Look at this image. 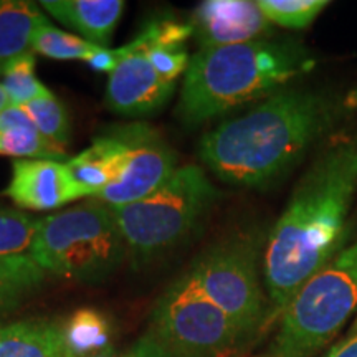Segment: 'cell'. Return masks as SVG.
I'll return each instance as SVG.
<instances>
[{
    "instance_id": "cell-1",
    "label": "cell",
    "mask_w": 357,
    "mask_h": 357,
    "mask_svg": "<svg viewBox=\"0 0 357 357\" xmlns=\"http://www.w3.org/2000/svg\"><path fill=\"white\" fill-rule=\"evenodd\" d=\"M356 192L357 132L318 155L270 231L261 270L271 319L283 314L298 289L346 245Z\"/></svg>"
},
{
    "instance_id": "cell-2",
    "label": "cell",
    "mask_w": 357,
    "mask_h": 357,
    "mask_svg": "<svg viewBox=\"0 0 357 357\" xmlns=\"http://www.w3.org/2000/svg\"><path fill=\"white\" fill-rule=\"evenodd\" d=\"M341 114V101L328 93L280 89L205 132L199 158L227 184L265 189L287 176Z\"/></svg>"
},
{
    "instance_id": "cell-3",
    "label": "cell",
    "mask_w": 357,
    "mask_h": 357,
    "mask_svg": "<svg viewBox=\"0 0 357 357\" xmlns=\"http://www.w3.org/2000/svg\"><path fill=\"white\" fill-rule=\"evenodd\" d=\"M314 63L306 48L289 40L263 38L199 48L184 75L177 116L187 126H199L258 98L275 95Z\"/></svg>"
},
{
    "instance_id": "cell-4",
    "label": "cell",
    "mask_w": 357,
    "mask_h": 357,
    "mask_svg": "<svg viewBox=\"0 0 357 357\" xmlns=\"http://www.w3.org/2000/svg\"><path fill=\"white\" fill-rule=\"evenodd\" d=\"M218 199L220 190L204 169L187 164L151 195L113 208L134 266H144L190 238Z\"/></svg>"
},
{
    "instance_id": "cell-5",
    "label": "cell",
    "mask_w": 357,
    "mask_h": 357,
    "mask_svg": "<svg viewBox=\"0 0 357 357\" xmlns=\"http://www.w3.org/2000/svg\"><path fill=\"white\" fill-rule=\"evenodd\" d=\"M29 257L58 278L100 283L121 266L128 245L113 208L95 199L40 218Z\"/></svg>"
},
{
    "instance_id": "cell-6",
    "label": "cell",
    "mask_w": 357,
    "mask_h": 357,
    "mask_svg": "<svg viewBox=\"0 0 357 357\" xmlns=\"http://www.w3.org/2000/svg\"><path fill=\"white\" fill-rule=\"evenodd\" d=\"M357 311V238L298 289L265 357H314Z\"/></svg>"
},
{
    "instance_id": "cell-7",
    "label": "cell",
    "mask_w": 357,
    "mask_h": 357,
    "mask_svg": "<svg viewBox=\"0 0 357 357\" xmlns=\"http://www.w3.org/2000/svg\"><path fill=\"white\" fill-rule=\"evenodd\" d=\"M261 248L255 234L227 236L205 248L187 270L200 291L231 319L245 342L271 321L260 273Z\"/></svg>"
},
{
    "instance_id": "cell-8",
    "label": "cell",
    "mask_w": 357,
    "mask_h": 357,
    "mask_svg": "<svg viewBox=\"0 0 357 357\" xmlns=\"http://www.w3.org/2000/svg\"><path fill=\"white\" fill-rule=\"evenodd\" d=\"M171 357H227L245 342L236 326L194 283L189 271L169 284L147 329Z\"/></svg>"
},
{
    "instance_id": "cell-9",
    "label": "cell",
    "mask_w": 357,
    "mask_h": 357,
    "mask_svg": "<svg viewBox=\"0 0 357 357\" xmlns=\"http://www.w3.org/2000/svg\"><path fill=\"white\" fill-rule=\"evenodd\" d=\"M128 147L123 174L113 184L95 195L111 208L137 202L158 190L177 171V154L147 124H128L114 128Z\"/></svg>"
},
{
    "instance_id": "cell-10",
    "label": "cell",
    "mask_w": 357,
    "mask_h": 357,
    "mask_svg": "<svg viewBox=\"0 0 357 357\" xmlns=\"http://www.w3.org/2000/svg\"><path fill=\"white\" fill-rule=\"evenodd\" d=\"M124 56L109 75L106 105L114 113L141 118L155 114L171 100L176 84L164 82L139 38L124 45Z\"/></svg>"
},
{
    "instance_id": "cell-11",
    "label": "cell",
    "mask_w": 357,
    "mask_h": 357,
    "mask_svg": "<svg viewBox=\"0 0 357 357\" xmlns=\"http://www.w3.org/2000/svg\"><path fill=\"white\" fill-rule=\"evenodd\" d=\"M3 194L29 211H52L91 195L71 176L66 162L50 159H17Z\"/></svg>"
},
{
    "instance_id": "cell-12",
    "label": "cell",
    "mask_w": 357,
    "mask_h": 357,
    "mask_svg": "<svg viewBox=\"0 0 357 357\" xmlns=\"http://www.w3.org/2000/svg\"><path fill=\"white\" fill-rule=\"evenodd\" d=\"M189 24L200 48L255 42L270 32V22L250 0H207L195 8Z\"/></svg>"
},
{
    "instance_id": "cell-13",
    "label": "cell",
    "mask_w": 357,
    "mask_h": 357,
    "mask_svg": "<svg viewBox=\"0 0 357 357\" xmlns=\"http://www.w3.org/2000/svg\"><path fill=\"white\" fill-rule=\"evenodd\" d=\"M0 357H75L66 341L65 319L0 323Z\"/></svg>"
},
{
    "instance_id": "cell-14",
    "label": "cell",
    "mask_w": 357,
    "mask_h": 357,
    "mask_svg": "<svg viewBox=\"0 0 357 357\" xmlns=\"http://www.w3.org/2000/svg\"><path fill=\"white\" fill-rule=\"evenodd\" d=\"M40 6L82 38L108 48L126 3L123 0H45Z\"/></svg>"
},
{
    "instance_id": "cell-15",
    "label": "cell",
    "mask_w": 357,
    "mask_h": 357,
    "mask_svg": "<svg viewBox=\"0 0 357 357\" xmlns=\"http://www.w3.org/2000/svg\"><path fill=\"white\" fill-rule=\"evenodd\" d=\"M128 147L114 131L96 137L93 144L66 162L71 176L95 197L123 174Z\"/></svg>"
},
{
    "instance_id": "cell-16",
    "label": "cell",
    "mask_w": 357,
    "mask_h": 357,
    "mask_svg": "<svg viewBox=\"0 0 357 357\" xmlns=\"http://www.w3.org/2000/svg\"><path fill=\"white\" fill-rule=\"evenodd\" d=\"M45 20L37 3L0 0V75L12 60L32 52L33 35Z\"/></svg>"
},
{
    "instance_id": "cell-17",
    "label": "cell",
    "mask_w": 357,
    "mask_h": 357,
    "mask_svg": "<svg viewBox=\"0 0 357 357\" xmlns=\"http://www.w3.org/2000/svg\"><path fill=\"white\" fill-rule=\"evenodd\" d=\"M0 154L20 159L60 160L66 155L61 149L45 139L24 108L8 106L0 113Z\"/></svg>"
},
{
    "instance_id": "cell-18",
    "label": "cell",
    "mask_w": 357,
    "mask_h": 357,
    "mask_svg": "<svg viewBox=\"0 0 357 357\" xmlns=\"http://www.w3.org/2000/svg\"><path fill=\"white\" fill-rule=\"evenodd\" d=\"M43 271L29 255L0 257V314L19 307L42 287Z\"/></svg>"
},
{
    "instance_id": "cell-19",
    "label": "cell",
    "mask_w": 357,
    "mask_h": 357,
    "mask_svg": "<svg viewBox=\"0 0 357 357\" xmlns=\"http://www.w3.org/2000/svg\"><path fill=\"white\" fill-rule=\"evenodd\" d=\"M66 341L75 357H93L111 349V324L93 307H83L65 319Z\"/></svg>"
},
{
    "instance_id": "cell-20",
    "label": "cell",
    "mask_w": 357,
    "mask_h": 357,
    "mask_svg": "<svg viewBox=\"0 0 357 357\" xmlns=\"http://www.w3.org/2000/svg\"><path fill=\"white\" fill-rule=\"evenodd\" d=\"M95 45L75 33H66L45 20L33 35L32 52L48 56L52 60H82L88 61L100 50Z\"/></svg>"
},
{
    "instance_id": "cell-21",
    "label": "cell",
    "mask_w": 357,
    "mask_h": 357,
    "mask_svg": "<svg viewBox=\"0 0 357 357\" xmlns=\"http://www.w3.org/2000/svg\"><path fill=\"white\" fill-rule=\"evenodd\" d=\"M2 86L6 89L10 106L19 108L52 93L35 75L33 52L15 58L6 66L2 71Z\"/></svg>"
},
{
    "instance_id": "cell-22",
    "label": "cell",
    "mask_w": 357,
    "mask_h": 357,
    "mask_svg": "<svg viewBox=\"0 0 357 357\" xmlns=\"http://www.w3.org/2000/svg\"><path fill=\"white\" fill-rule=\"evenodd\" d=\"M24 109L45 139L53 142L61 149H66V146L70 144L71 126L68 111H66L63 102L50 93V95L25 105Z\"/></svg>"
},
{
    "instance_id": "cell-23",
    "label": "cell",
    "mask_w": 357,
    "mask_h": 357,
    "mask_svg": "<svg viewBox=\"0 0 357 357\" xmlns=\"http://www.w3.org/2000/svg\"><path fill=\"white\" fill-rule=\"evenodd\" d=\"M38 220L19 208L0 207V257L29 255Z\"/></svg>"
},
{
    "instance_id": "cell-24",
    "label": "cell",
    "mask_w": 357,
    "mask_h": 357,
    "mask_svg": "<svg viewBox=\"0 0 357 357\" xmlns=\"http://www.w3.org/2000/svg\"><path fill=\"white\" fill-rule=\"evenodd\" d=\"M137 38L144 45L147 58L153 63L154 70L159 73V77L164 82L177 84L178 77L185 75L190 63V56L189 52H187L185 43L158 42V40L153 38V35L149 33L146 26L137 33Z\"/></svg>"
},
{
    "instance_id": "cell-25",
    "label": "cell",
    "mask_w": 357,
    "mask_h": 357,
    "mask_svg": "<svg viewBox=\"0 0 357 357\" xmlns=\"http://www.w3.org/2000/svg\"><path fill=\"white\" fill-rule=\"evenodd\" d=\"M270 24L284 29H306L328 7L326 0H257Z\"/></svg>"
},
{
    "instance_id": "cell-26",
    "label": "cell",
    "mask_w": 357,
    "mask_h": 357,
    "mask_svg": "<svg viewBox=\"0 0 357 357\" xmlns=\"http://www.w3.org/2000/svg\"><path fill=\"white\" fill-rule=\"evenodd\" d=\"M123 357H171L169 352L164 349L162 344L155 339L153 334L147 331L146 334L137 339L126 352H123Z\"/></svg>"
},
{
    "instance_id": "cell-27",
    "label": "cell",
    "mask_w": 357,
    "mask_h": 357,
    "mask_svg": "<svg viewBox=\"0 0 357 357\" xmlns=\"http://www.w3.org/2000/svg\"><path fill=\"white\" fill-rule=\"evenodd\" d=\"M124 56V48H106L101 47L95 55H93L86 63L91 66L95 71H101V73H113L116 66L119 65V61L123 60Z\"/></svg>"
},
{
    "instance_id": "cell-28",
    "label": "cell",
    "mask_w": 357,
    "mask_h": 357,
    "mask_svg": "<svg viewBox=\"0 0 357 357\" xmlns=\"http://www.w3.org/2000/svg\"><path fill=\"white\" fill-rule=\"evenodd\" d=\"M324 357H357V328L346 339L337 342Z\"/></svg>"
},
{
    "instance_id": "cell-29",
    "label": "cell",
    "mask_w": 357,
    "mask_h": 357,
    "mask_svg": "<svg viewBox=\"0 0 357 357\" xmlns=\"http://www.w3.org/2000/svg\"><path fill=\"white\" fill-rule=\"evenodd\" d=\"M8 106H10V102H8V98L6 95V89L2 86V82H0V113L6 108H8Z\"/></svg>"
},
{
    "instance_id": "cell-30",
    "label": "cell",
    "mask_w": 357,
    "mask_h": 357,
    "mask_svg": "<svg viewBox=\"0 0 357 357\" xmlns=\"http://www.w3.org/2000/svg\"><path fill=\"white\" fill-rule=\"evenodd\" d=\"M93 357H123V354H116V352L113 351V347H111V349L105 351V352H100V354H96Z\"/></svg>"
},
{
    "instance_id": "cell-31",
    "label": "cell",
    "mask_w": 357,
    "mask_h": 357,
    "mask_svg": "<svg viewBox=\"0 0 357 357\" xmlns=\"http://www.w3.org/2000/svg\"><path fill=\"white\" fill-rule=\"evenodd\" d=\"M0 129H2V119H0Z\"/></svg>"
},
{
    "instance_id": "cell-32",
    "label": "cell",
    "mask_w": 357,
    "mask_h": 357,
    "mask_svg": "<svg viewBox=\"0 0 357 357\" xmlns=\"http://www.w3.org/2000/svg\"><path fill=\"white\" fill-rule=\"evenodd\" d=\"M258 357H265V356H263V354H261V356H258Z\"/></svg>"
}]
</instances>
